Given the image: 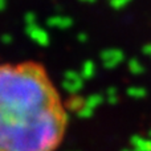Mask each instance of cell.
I'll use <instances>...</instances> for the list:
<instances>
[{
	"label": "cell",
	"instance_id": "6da1fadb",
	"mask_svg": "<svg viewBox=\"0 0 151 151\" xmlns=\"http://www.w3.org/2000/svg\"><path fill=\"white\" fill-rule=\"evenodd\" d=\"M66 126L65 106L44 66L0 64V151H56Z\"/></svg>",
	"mask_w": 151,
	"mask_h": 151
}]
</instances>
